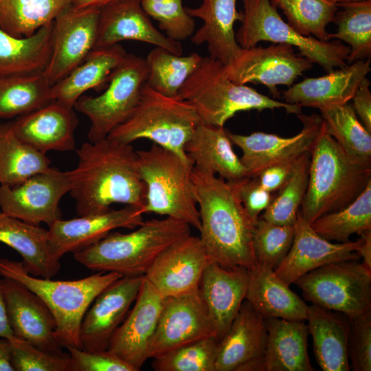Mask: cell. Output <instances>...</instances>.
<instances>
[{
    "label": "cell",
    "mask_w": 371,
    "mask_h": 371,
    "mask_svg": "<svg viewBox=\"0 0 371 371\" xmlns=\"http://www.w3.org/2000/svg\"><path fill=\"white\" fill-rule=\"evenodd\" d=\"M78 161L69 171V193L78 216L107 212L113 203L142 208L146 186L137 166V153L131 144L107 137L87 142L76 151Z\"/></svg>",
    "instance_id": "cell-1"
},
{
    "label": "cell",
    "mask_w": 371,
    "mask_h": 371,
    "mask_svg": "<svg viewBox=\"0 0 371 371\" xmlns=\"http://www.w3.org/2000/svg\"><path fill=\"white\" fill-rule=\"evenodd\" d=\"M192 179L201 220L199 237L210 260L225 267H253L256 222L230 183L194 167Z\"/></svg>",
    "instance_id": "cell-2"
},
{
    "label": "cell",
    "mask_w": 371,
    "mask_h": 371,
    "mask_svg": "<svg viewBox=\"0 0 371 371\" xmlns=\"http://www.w3.org/2000/svg\"><path fill=\"white\" fill-rule=\"evenodd\" d=\"M308 183L300 210L310 224L352 203L371 181V162L348 155L324 129L311 152Z\"/></svg>",
    "instance_id": "cell-3"
},
{
    "label": "cell",
    "mask_w": 371,
    "mask_h": 371,
    "mask_svg": "<svg viewBox=\"0 0 371 371\" xmlns=\"http://www.w3.org/2000/svg\"><path fill=\"white\" fill-rule=\"evenodd\" d=\"M190 227L170 217L152 218L129 233L111 232L74 253V258L93 271L115 272L122 276H144L162 251L191 234Z\"/></svg>",
    "instance_id": "cell-4"
},
{
    "label": "cell",
    "mask_w": 371,
    "mask_h": 371,
    "mask_svg": "<svg viewBox=\"0 0 371 371\" xmlns=\"http://www.w3.org/2000/svg\"><path fill=\"white\" fill-rule=\"evenodd\" d=\"M0 276L16 280L36 294L56 321L55 337L66 348L82 349L80 328L85 314L98 295L122 277L115 272L98 271L78 280H54L30 274L22 262L0 259Z\"/></svg>",
    "instance_id": "cell-5"
},
{
    "label": "cell",
    "mask_w": 371,
    "mask_h": 371,
    "mask_svg": "<svg viewBox=\"0 0 371 371\" xmlns=\"http://www.w3.org/2000/svg\"><path fill=\"white\" fill-rule=\"evenodd\" d=\"M225 65L210 56L203 57L196 70L179 90L177 97L189 103L201 123L224 126L240 111L283 109L288 113L300 114L302 106L280 102L239 85L227 76Z\"/></svg>",
    "instance_id": "cell-6"
},
{
    "label": "cell",
    "mask_w": 371,
    "mask_h": 371,
    "mask_svg": "<svg viewBox=\"0 0 371 371\" xmlns=\"http://www.w3.org/2000/svg\"><path fill=\"white\" fill-rule=\"evenodd\" d=\"M136 153L138 173L146 186L145 203L140 212L173 218L199 232L201 220L192 179L193 161L155 144Z\"/></svg>",
    "instance_id": "cell-7"
},
{
    "label": "cell",
    "mask_w": 371,
    "mask_h": 371,
    "mask_svg": "<svg viewBox=\"0 0 371 371\" xmlns=\"http://www.w3.org/2000/svg\"><path fill=\"white\" fill-rule=\"evenodd\" d=\"M200 123L198 114L189 103L178 97L161 95L145 84L131 116L106 137L126 144L147 139L184 160L192 161L185 146Z\"/></svg>",
    "instance_id": "cell-8"
},
{
    "label": "cell",
    "mask_w": 371,
    "mask_h": 371,
    "mask_svg": "<svg viewBox=\"0 0 371 371\" xmlns=\"http://www.w3.org/2000/svg\"><path fill=\"white\" fill-rule=\"evenodd\" d=\"M244 11L236 40L241 48L256 46L260 41L297 47L302 56L320 65L326 72L347 65L350 52L339 41H321L305 36L285 22L270 0H241Z\"/></svg>",
    "instance_id": "cell-9"
},
{
    "label": "cell",
    "mask_w": 371,
    "mask_h": 371,
    "mask_svg": "<svg viewBox=\"0 0 371 371\" xmlns=\"http://www.w3.org/2000/svg\"><path fill=\"white\" fill-rule=\"evenodd\" d=\"M146 78L145 58L126 54L111 74L107 88L102 94L79 98L74 109L90 121L89 142L106 138L131 116L139 102Z\"/></svg>",
    "instance_id": "cell-10"
},
{
    "label": "cell",
    "mask_w": 371,
    "mask_h": 371,
    "mask_svg": "<svg viewBox=\"0 0 371 371\" xmlns=\"http://www.w3.org/2000/svg\"><path fill=\"white\" fill-rule=\"evenodd\" d=\"M295 283L306 300L348 317L371 309V270L357 260L326 264Z\"/></svg>",
    "instance_id": "cell-11"
},
{
    "label": "cell",
    "mask_w": 371,
    "mask_h": 371,
    "mask_svg": "<svg viewBox=\"0 0 371 371\" xmlns=\"http://www.w3.org/2000/svg\"><path fill=\"white\" fill-rule=\"evenodd\" d=\"M71 188L69 171L50 167L19 184L0 185L1 211L32 225L49 227L61 218L59 203Z\"/></svg>",
    "instance_id": "cell-12"
},
{
    "label": "cell",
    "mask_w": 371,
    "mask_h": 371,
    "mask_svg": "<svg viewBox=\"0 0 371 371\" xmlns=\"http://www.w3.org/2000/svg\"><path fill=\"white\" fill-rule=\"evenodd\" d=\"M100 8L71 5L54 20L52 52L43 74L52 87L79 65L95 48Z\"/></svg>",
    "instance_id": "cell-13"
},
{
    "label": "cell",
    "mask_w": 371,
    "mask_h": 371,
    "mask_svg": "<svg viewBox=\"0 0 371 371\" xmlns=\"http://www.w3.org/2000/svg\"><path fill=\"white\" fill-rule=\"evenodd\" d=\"M313 63L295 53L293 47L273 44L267 47L242 48L225 69L227 77L239 85L249 82L266 86L273 97H278V85L291 86Z\"/></svg>",
    "instance_id": "cell-14"
},
{
    "label": "cell",
    "mask_w": 371,
    "mask_h": 371,
    "mask_svg": "<svg viewBox=\"0 0 371 371\" xmlns=\"http://www.w3.org/2000/svg\"><path fill=\"white\" fill-rule=\"evenodd\" d=\"M303 126L294 136L284 137L276 134L254 132L249 135L228 131L233 144L243 155L240 158L249 177H256L266 168L293 160L311 152L323 129V120L317 114L297 115Z\"/></svg>",
    "instance_id": "cell-15"
},
{
    "label": "cell",
    "mask_w": 371,
    "mask_h": 371,
    "mask_svg": "<svg viewBox=\"0 0 371 371\" xmlns=\"http://www.w3.org/2000/svg\"><path fill=\"white\" fill-rule=\"evenodd\" d=\"M214 337L212 326L199 289L164 297L163 307L148 350L155 358L193 341Z\"/></svg>",
    "instance_id": "cell-16"
},
{
    "label": "cell",
    "mask_w": 371,
    "mask_h": 371,
    "mask_svg": "<svg viewBox=\"0 0 371 371\" xmlns=\"http://www.w3.org/2000/svg\"><path fill=\"white\" fill-rule=\"evenodd\" d=\"M211 262L200 237L190 234L162 251L144 278L163 297L179 295L199 289Z\"/></svg>",
    "instance_id": "cell-17"
},
{
    "label": "cell",
    "mask_w": 371,
    "mask_h": 371,
    "mask_svg": "<svg viewBox=\"0 0 371 371\" xmlns=\"http://www.w3.org/2000/svg\"><path fill=\"white\" fill-rule=\"evenodd\" d=\"M163 304L164 297L144 276L135 304L112 335L106 350L139 370L148 359Z\"/></svg>",
    "instance_id": "cell-18"
},
{
    "label": "cell",
    "mask_w": 371,
    "mask_h": 371,
    "mask_svg": "<svg viewBox=\"0 0 371 371\" xmlns=\"http://www.w3.org/2000/svg\"><path fill=\"white\" fill-rule=\"evenodd\" d=\"M144 276H122L100 292L84 315L80 328L83 350L104 351L135 302Z\"/></svg>",
    "instance_id": "cell-19"
},
{
    "label": "cell",
    "mask_w": 371,
    "mask_h": 371,
    "mask_svg": "<svg viewBox=\"0 0 371 371\" xmlns=\"http://www.w3.org/2000/svg\"><path fill=\"white\" fill-rule=\"evenodd\" d=\"M7 316L14 336L48 353L64 356L55 337L56 321L45 302L21 283L3 278Z\"/></svg>",
    "instance_id": "cell-20"
},
{
    "label": "cell",
    "mask_w": 371,
    "mask_h": 371,
    "mask_svg": "<svg viewBox=\"0 0 371 371\" xmlns=\"http://www.w3.org/2000/svg\"><path fill=\"white\" fill-rule=\"evenodd\" d=\"M363 238L356 241L333 243L319 236L298 212L292 245L274 269L286 284L295 283L304 274L328 263L357 260Z\"/></svg>",
    "instance_id": "cell-21"
},
{
    "label": "cell",
    "mask_w": 371,
    "mask_h": 371,
    "mask_svg": "<svg viewBox=\"0 0 371 371\" xmlns=\"http://www.w3.org/2000/svg\"><path fill=\"white\" fill-rule=\"evenodd\" d=\"M140 208L131 205L119 210L79 216L55 221L48 229V244L55 258L78 251L101 240L114 229H135L143 222Z\"/></svg>",
    "instance_id": "cell-22"
},
{
    "label": "cell",
    "mask_w": 371,
    "mask_h": 371,
    "mask_svg": "<svg viewBox=\"0 0 371 371\" xmlns=\"http://www.w3.org/2000/svg\"><path fill=\"white\" fill-rule=\"evenodd\" d=\"M267 339L265 318L245 300L218 342L215 371H261Z\"/></svg>",
    "instance_id": "cell-23"
},
{
    "label": "cell",
    "mask_w": 371,
    "mask_h": 371,
    "mask_svg": "<svg viewBox=\"0 0 371 371\" xmlns=\"http://www.w3.org/2000/svg\"><path fill=\"white\" fill-rule=\"evenodd\" d=\"M126 40L148 43L177 55L183 52L180 42L168 38L153 25L141 0H120L100 8L95 48Z\"/></svg>",
    "instance_id": "cell-24"
},
{
    "label": "cell",
    "mask_w": 371,
    "mask_h": 371,
    "mask_svg": "<svg viewBox=\"0 0 371 371\" xmlns=\"http://www.w3.org/2000/svg\"><path fill=\"white\" fill-rule=\"evenodd\" d=\"M249 270L225 267L211 262L205 268L199 291L205 306L214 336L219 341L228 331L245 300Z\"/></svg>",
    "instance_id": "cell-25"
},
{
    "label": "cell",
    "mask_w": 371,
    "mask_h": 371,
    "mask_svg": "<svg viewBox=\"0 0 371 371\" xmlns=\"http://www.w3.org/2000/svg\"><path fill=\"white\" fill-rule=\"evenodd\" d=\"M10 122L20 139L43 153L75 149L79 120L73 107L54 100Z\"/></svg>",
    "instance_id": "cell-26"
},
{
    "label": "cell",
    "mask_w": 371,
    "mask_h": 371,
    "mask_svg": "<svg viewBox=\"0 0 371 371\" xmlns=\"http://www.w3.org/2000/svg\"><path fill=\"white\" fill-rule=\"evenodd\" d=\"M370 59L357 60L328 74L307 78L283 92L285 102L321 109L350 101L370 71Z\"/></svg>",
    "instance_id": "cell-27"
},
{
    "label": "cell",
    "mask_w": 371,
    "mask_h": 371,
    "mask_svg": "<svg viewBox=\"0 0 371 371\" xmlns=\"http://www.w3.org/2000/svg\"><path fill=\"white\" fill-rule=\"evenodd\" d=\"M186 9L192 18L203 22L190 37L191 42L196 45L206 44L210 57L225 65L229 64L242 49L234 29L235 23L243 17L236 10V0H202L198 8Z\"/></svg>",
    "instance_id": "cell-28"
},
{
    "label": "cell",
    "mask_w": 371,
    "mask_h": 371,
    "mask_svg": "<svg viewBox=\"0 0 371 371\" xmlns=\"http://www.w3.org/2000/svg\"><path fill=\"white\" fill-rule=\"evenodd\" d=\"M228 131L224 126L200 123L186 143L185 151L194 168L234 182L249 175L233 150Z\"/></svg>",
    "instance_id": "cell-29"
},
{
    "label": "cell",
    "mask_w": 371,
    "mask_h": 371,
    "mask_svg": "<svg viewBox=\"0 0 371 371\" xmlns=\"http://www.w3.org/2000/svg\"><path fill=\"white\" fill-rule=\"evenodd\" d=\"M306 320L317 362L324 371H348L350 322L347 316L315 304L308 305Z\"/></svg>",
    "instance_id": "cell-30"
},
{
    "label": "cell",
    "mask_w": 371,
    "mask_h": 371,
    "mask_svg": "<svg viewBox=\"0 0 371 371\" xmlns=\"http://www.w3.org/2000/svg\"><path fill=\"white\" fill-rule=\"evenodd\" d=\"M267 345L261 371H313L305 320L266 318Z\"/></svg>",
    "instance_id": "cell-31"
},
{
    "label": "cell",
    "mask_w": 371,
    "mask_h": 371,
    "mask_svg": "<svg viewBox=\"0 0 371 371\" xmlns=\"http://www.w3.org/2000/svg\"><path fill=\"white\" fill-rule=\"evenodd\" d=\"M249 270L245 300L264 318L306 320L308 305L274 270L256 263Z\"/></svg>",
    "instance_id": "cell-32"
},
{
    "label": "cell",
    "mask_w": 371,
    "mask_h": 371,
    "mask_svg": "<svg viewBox=\"0 0 371 371\" xmlns=\"http://www.w3.org/2000/svg\"><path fill=\"white\" fill-rule=\"evenodd\" d=\"M0 243L19 253L31 275L52 278L60 269V260L52 255L48 229L28 224L0 211Z\"/></svg>",
    "instance_id": "cell-33"
},
{
    "label": "cell",
    "mask_w": 371,
    "mask_h": 371,
    "mask_svg": "<svg viewBox=\"0 0 371 371\" xmlns=\"http://www.w3.org/2000/svg\"><path fill=\"white\" fill-rule=\"evenodd\" d=\"M120 44L93 49L69 74L51 87L52 100L73 107L87 91L102 88L126 55Z\"/></svg>",
    "instance_id": "cell-34"
},
{
    "label": "cell",
    "mask_w": 371,
    "mask_h": 371,
    "mask_svg": "<svg viewBox=\"0 0 371 371\" xmlns=\"http://www.w3.org/2000/svg\"><path fill=\"white\" fill-rule=\"evenodd\" d=\"M52 30L53 22L19 38L0 27V77L43 72L51 56Z\"/></svg>",
    "instance_id": "cell-35"
},
{
    "label": "cell",
    "mask_w": 371,
    "mask_h": 371,
    "mask_svg": "<svg viewBox=\"0 0 371 371\" xmlns=\"http://www.w3.org/2000/svg\"><path fill=\"white\" fill-rule=\"evenodd\" d=\"M50 160L43 153L20 139L11 122L0 125V185L12 186L47 170Z\"/></svg>",
    "instance_id": "cell-36"
},
{
    "label": "cell",
    "mask_w": 371,
    "mask_h": 371,
    "mask_svg": "<svg viewBox=\"0 0 371 371\" xmlns=\"http://www.w3.org/2000/svg\"><path fill=\"white\" fill-rule=\"evenodd\" d=\"M52 101L43 72L0 77V118L17 117Z\"/></svg>",
    "instance_id": "cell-37"
},
{
    "label": "cell",
    "mask_w": 371,
    "mask_h": 371,
    "mask_svg": "<svg viewBox=\"0 0 371 371\" xmlns=\"http://www.w3.org/2000/svg\"><path fill=\"white\" fill-rule=\"evenodd\" d=\"M71 5V0H0V27L14 36L28 37Z\"/></svg>",
    "instance_id": "cell-38"
},
{
    "label": "cell",
    "mask_w": 371,
    "mask_h": 371,
    "mask_svg": "<svg viewBox=\"0 0 371 371\" xmlns=\"http://www.w3.org/2000/svg\"><path fill=\"white\" fill-rule=\"evenodd\" d=\"M202 58L194 52L183 56L155 47L145 58L146 84L161 95L177 97L179 89L198 67Z\"/></svg>",
    "instance_id": "cell-39"
},
{
    "label": "cell",
    "mask_w": 371,
    "mask_h": 371,
    "mask_svg": "<svg viewBox=\"0 0 371 371\" xmlns=\"http://www.w3.org/2000/svg\"><path fill=\"white\" fill-rule=\"evenodd\" d=\"M326 132L350 157L371 162V133L357 117L348 103L319 109Z\"/></svg>",
    "instance_id": "cell-40"
},
{
    "label": "cell",
    "mask_w": 371,
    "mask_h": 371,
    "mask_svg": "<svg viewBox=\"0 0 371 371\" xmlns=\"http://www.w3.org/2000/svg\"><path fill=\"white\" fill-rule=\"evenodd\" d=\"M333 22L337 26L336 33L330 38L346 43L350 52L347 63L370 59L371 56V0L337 4Z\"/></svg>",
    "instance_id": "cell-41"
},
{
    "label": "cell",
    "mask_w": 371,
    "mask_h": 371,
    "mask_svg": "<svg viewBox=\"0 0 371 371\" xmlns=\"http://www.w3.org/2000/svg\"><path fill=\"white\" fill-rule=\"evenodd\" d=\"M311 225L322 237L338 243L350 241L351 235L371 230V181L352 203L320 216Z\"/></svg>",
    "instance_id": "cell-42"
},
{
    "label": "cell",
    "mask_w": 371,
    "mask_h": 371,
    "mask_svg": "<svg viewBox=\"0 0 371 371\" xmlns=\"http://www.w3.org/2000/svg\"><path fill=\"white\" fill-rule=\"evenodd\" d=\"M310 158L306 152L296 159L289 179L259 217L278 225H295L308 187Z\"/></svg>",
    "instance_id": "cell-43"
},
{
    "label": "cell",
    "mask_w": 371,
    "mask_h": 371,
    "mask_svg": "<svg viewBox=\"0 0 371 371\" xmlns=\"http://www.w3.org/2000/svg\"><path fill=\"white\" fill-rule=\"evenodd\" d=\"M275 8H280L288 23L298 33L321 41H330L326 31L333 22L338 6L328 0H270Z\"/></svg>",
    "instance_id": "cell-44"
},
{
    "label": "cell",
    "mask_w": 371,
    "mask_h": 371,
    "mask_svg": "<svg viewBox=\"0 0 371 371\" xmlns=\"http://www.w3.org/2000/svg\"><path fill=\"white\" fill-rule=\"evenodd\" d=\"M218 341L205 337L180 346L155 358L156 371H215Z\"/></svg>",
    "instance_id": "cell-45"
},
{
    "label": "cell",
    "mask_w": 371,
    "mask_h": 371,
    "mask_svg": "<svg viewBox=\"0 0 371 371\" xmlns=\"http://www.w3.org/2000/svg\"><path fill=\"white\" fill-rule=\"evenodd\" d=\"M294 234L295 225H278L258 217L253 232L256 263L274 270L288 254Z\"/></svg>",
    "instance_id": "cell-46"
},
{
    "label": "cell",
    "mask_w": 371,
    "mask_h": 371,
    "mask_svg": "<svg viewBox=\"0 0 371 371\" xmlns=\"http://www.w3.org/2000/svg\"><path fill=\"white\" fill-rule=\"evenodd\" d=\"M141 5L172 40L180 42L193 35L195 22L183 6L182 0H141Z\"/></svg>",
    "instance_id": "cell-47"
},
{
    "label": "cell",
    "mask_w": 371,
    "mask_h": 371,
    "mask_svg": "<svg viewBox=\"0 0 371 371\" xmlns=\"http://www.w3.org/2000/svg\"><path fill=\"white\" fill-rule=\"evenodd\" d=\"M7 339L10 346L11 363L14 371H71L68 352L58 356L15 336Z\"/></svg>",
    "instance_id": "cell-48"
},
{
    "label": "cell",
    "mask_w": 371,
    "mask_h": 371,
    "mask_svg": "<svg viewBox=\"0 0 371 371\" xmlns=\"http://www.w3.org/2000/svg\"><path fill=\"white\" fill-rule=\"evenodd\" d=\"M348 358L355 371L371 370V309L348 317Z\"/></svg>",
    "instance_id": "cell-49"
},
{
    "label": "cell",
    "mask_w": 371,
    "mask_h": 371,
    "mask_svg": "<svg viewBox=\"0 0 371 371\" xmlns=\"http://www.w3.org/2000/svg\"><path fill=\"white\" fill-rule=\"evenodd\" d=\"M71 371H136L109 351H88L73 346L65 348Z\"/></svg>",
    "instance_id": "cell-50"
},
{
    "label": "cell",
    "mask_w": 371,
    "mask_h": 371,
    "mask_svg": "<svg viewBox=\"0 0 371 371\" xmlns=\"http://www.w3.org/2000/svg\"><path fill=\"white\" fill-rule=\"evenodd\" d=\"M229 183L247 214L255 222L275 195L263 188L257 177L248 176Z\"/></svg>",
    "instance_id": "cell-51"
},
{
    "label": "cell",
    "mask_w": 371,
    "mask_h": 371,
    "mask_svg": "<svg viewBox=\"0 0 371 371\" xmlns=\"http://www.w3.org/2000/svg\"><path fill=\"white\" fill-rule=\"evenodd\" d=\"M297 159L272 165L264 169L256 177L261 186L271 193H276L291 176Z\"/></svg>",
    "instance_id": "cell-52"
},
{
    "label": "cell",
    "mask_w": 371,
    "mask_h": 371,
    "mask_svg": "<svg viewBox=\"0 0 371 371\" xmlns=\"http://www.w3.org/2000/svg\"><path fill=\"white\" fill-rule=\"evenodd\" d=\"M370 81L367 77L360 82L351 100L353 109L360 117L363 126L371 133V92Z\"/></svg>",
    "instance_id": "cell-53"
},
{
    "label": "cell",
    "mask_w": 371,
    "mask_h": 371,
    "mask_svg": "<svg viewBox=\"0 0 371 371\" xmlns=\"http://www.w3.org/2000/svg\"><path fill=\"white\" fill-rule=\"evenodd\" d=\"M14 336L7 316L3 295V279H0V337L9 339Z\"/></svg>",
    "instance_id": "cell-54"
},
{
    "label": "cell",
    "mask_w": 371,
    "mask_h": 371,
    "mask_svg": "<svg viewBox=\"0 0 371 371\" xmlns=\"http://www.w3.org/2000/svg\"><path fill=\"white\" fill-rule=\"evenodd\" d=\"M363 242L358 249V254L363 259L362 264L371 270V230L367 231L360 235Z\"/></svg>",
    "instance_id": "cell-55"
},
{
    "label": "cell",
    "mask_w": 371,
    "mask_h": 371,
    "mask_svg": "<svg viewBox=\"0 0 371 371\" xmlns=\"http://www.w3.org/2000/svg\"><path fill=\"white\" fill-rule=\"evenodd\" d=\"M0 371H14L11 363L9 341L1 337H0Z\"/></svg>",
    "instance_id": "cell-56"
},
{
    "label": "cell",
    "mask_w": 371,
    "mask_h": 371,
    "mask_svg": "<svg viewBox=\"0 0 371 371\" xmlns=\"http://www.w3.org/2000/svg\"><path fill=\"white\" fill-rule=\"evenodd\" d=\"M120 0H71V5L78 8H101L108 4Z\"/></svg>",
    "instance_id": "cell-57"
},
{
    "label": "cell",
    "mask_w": 371,
    "mask_h": 371,
    "mask_svg": "<svg viewBox=\"0 0 371 371\" xmlns=\"http://www.w3.org/2000/svg\"><path fill=\"white\" fill-rule=\"evenodd\" d=\"M328 1L335 4H339V3H348V2L360 1H366V0H328Z\"/></svg>",
    "instance_id": "cell-58"
}]
</instances>
